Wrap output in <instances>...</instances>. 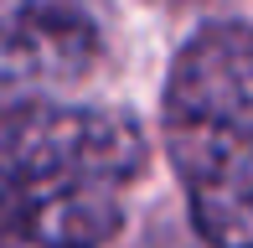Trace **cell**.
<instances>
[{
	"mask_svg": "<svg viewBox=\"0 0 253 248\" xmlns=\"http://www.w3.org/2000/svg\"><path fill=\"white\" fill-rule=\"evenodd\" d=\"M160 129L197 233L212 248H253V26L217 21L176 52Z\"/></svg>",
	"mask_w": 253,
	"mask_h": 248,
	"instance_id": "cell-2",
	"label": "cell"
},
{
	"mask_svg": "<svg viewBox=\"0 0 253 248\" xmlns=\"http://www.w3.org/2000/svg\"><path fill=\"white\" fill-rule=\"evenodd\" d=\"M145 134L119 109H5L0 238L5 248H103L124 222V191L145 171Z\"/></svg>",
	"mask_w": 253,
	"mask_h": 248,
	"instance_id": "cell-1",
	"label": "cell"
},
{
	"mask_svg": "<svg viewBox=\"0 0 253 248\" xmlns=\"http://www.w3.org/2000/svg\"><path fill=\"white\" fill-rule=\"evenodd\" d=\"M98 57V37L78 10L42 0H5V109L42 104L57 83L83 78Z\"/></svg>",
	"mask_w": 253,
	"mask_h": 248,
	"instance_id": "cell-3",
	"label": "cell"
}]
</instances>
